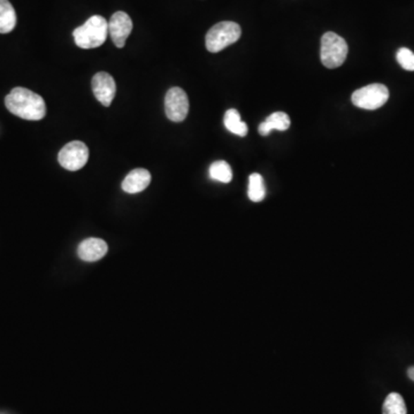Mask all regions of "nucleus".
Instances as JSON below:
<instances>
[{
    "instance_id": "obj_1",
    "label": "nucleus",
    "mask_w": 414,
    "mask_h": 414,
    "mask_svg": "<svg viewBox=\"0 0 414 414\" xmlns=\"http://www.w3.org/2000/svg\"><path fill=\"white\" fill-rule=\"evenodd\" d=\"M7 110L29 121H39L46 115V105L39 94L29 89L14 88L5 98Z\"/></svg>"
},
{
    "instance_id": "obj_2",
    "label": "nucleus",
    "mask_w": 414,
    "mask_h": 414,
    "mask_svg": "<svg viewBox=\"0 0 414 414\" xmlns=\"http://www.w3.org/2000/svg\"><path fill=\"white\" fill-rule=\"evenodd\" d=\"M73 36L75 44L81 49H96L106 42L108 36V23L103 16H92L84 25L74 30Z\"/></svg>"
},
{
    "instance_id": "obj_3",
    "label": "nucleus",
    "mask_w": 414,
    "mask_h": 414,
    "mask_svg": "<svg viewBox=\"0 0 414 414\" xmlns=\"http://www.w3.org/2000/svg\"><path fill=\"white\" fill-rule=\"evenodd\" d=\"M241 34L242 29L237 23L232 21L217 23L206 34L205 43L207 51H210L211 54H218L239 41Z\"/></svg>"
},
{
    "instance_id": "obj_4",
    "label": "nucleus",
    "mask_w": 414,
    "mask_h": 414,
    "mask_svg": "<svg viewBox=\"0 0 414 414\" xmlns=\"http://www.w3.org/2000/svg\"><path fill=\"white\" fill-rule=\"evenodd\" d=\"M348 44L344 38L335 32H326L321 37L320 59L327 68L342 66L348 57Z\"/></svg>"
},
{
    "instance_id": "obj_5",
    "label": "nucleus",
    "mask_w": 414,
    "mask_h": 414,
    "mask_svg": "<svg viewBox=\"0 0 414 414\" xmlns=\"http://www.w3.org/2000/svg\"><path fill=\"white\" fill-rule=\"evenodd\" d=\"M389 99V90L386 85L374 83L358 89L352 94V104L361 110L374 111L382 107Z\"/></svg>"
},
{
    "instance_id": "obj_6",
    "label": "nucleus",
    "mask_w": 414,
    "mask_h": 414,
    "mask_svg": "<svg viewBox=\"0 0 414 414\" xmlns=\"http://www.w3.org/2000/svg\"><path fill=\"white\" fill-rule=\"evenodd\" d=\"M89 149L83 142L74 141L65 145L59 154L58 161L65 170L75 172L81 170L88 163Z\"/></svg>"
},
{
    "instance_id": "obj_7",
    "label": "nucleus",
    "mask_w": 414,
    "mask_h": 414,
    "mask_svg": "<svg viewBox=\"0 0 414 414\" xmlns=\"http://www.w3.org/2000/svg\"><path fill=\"white\" fill-rule=\"evenodd\" d=\"M166 115L172 123H182L188 115L189 98L181 88H172L165 97Z\"/></svg>"
},
{
    "instance_id": "obj_8",
    "label": "nucleus",
    "mask_w": 414,
    "mask_h": 414,
    "mask_svg": "<svg viewBox=\"0 0 414 414\" xmlns=\"http://www.w3.org/2000/svg\"><path fill=\"white\" fill-rule=\"evenodd\" d=\"M132 30V21L130 16L125 12L114 13L108 23V34L116 47L123 49L125 46Z\"/></svg>"
},
{
    "instance_id": "obj_9",
    "label": "nucleus",
    "mask_w": 414,
    "mask_h": 414,
    "mask_svg": "<svg viewBox=\"0 0 414 414\" xmlns=\"http://www.w3.org/2000/svg\"><path fill=\"white\" fill-rule=\"evenodd\" d=\"M92 90L99 103L104 106H111L116 94L115 81L108 73H97L92 79Z\"/></svg>"
},
{
    "instance_id": "obj_10",
    "label": "nucleus",
    "mask_w": 414,
    "mask_h": 414,
    "mask_svg": "<svg viewBox=\"0 0 414 414\" xmlns=\"http://www.w3.org/2000/svg\"><path fill=\"white\" fill-rule=\"evenodd\" d=\"M106 242L101 239H87L82 242L77 249V253L82 261H97L107 253Z\"/></svg>"
},
{
    "instance_id": "obj_11",
    "label": "nucleus",
    "mask_w": 414,
    "mask_h": 414,
    "mask_svg": "<svg viewBox=\"0 0 414 414\" xmlns=\"http://www.w3.org/2000/svg\"><path fill=\"white\" fill-rule=\"evenodd\" d=\"M151 183V174L144 168L132 170L125 177L123 182V190L127 194H138L148 188Z\"/></svg>"
},
{
    "instance_id": "obj_12",
    "label": "nucleus",
    "mask_w": 414,
    "mask_h": 414,
    "mask_svg": "<svg viewBox=\"0 0 414 414\" xmlns=\"http://www.w3.org/2000/svg\"><path fill=\"white\" fill-rule=\"evenodd\" d=\"M290 127V118L284 112H275L270 114L264 123L259 126V134L261 136H268L272 130L286 132Z\"/></svg>"
},
{
    "instance_id": "obj_13",
    "label": "nucleus",
    "mask_w": 414,
    "mask_h": 414,
    "mask_svg": "<svg viewBox=\"0 0 414 414\" xmlns=\"http://www.w3.org/2000/svg\"><path fill=\"white\" fill-rule=\"evenodd\" d=\"M16 13L8 0H0V34H8L15 28Z\"/></svg>"
},
{
    "instance_id": "obj_14",
    "label": "nucleus",
    "mask_w": 414,
    "mask_h": 414,
    "mask_svg": "<svg viewBox=\"0 0 414 414\" xmlns=\"http://www.w3.org/2000/svg\"><path fill=\"white\" fill-rule=\"evenodd\" d=\"M223 123L234 135L241 136V137L248 135V126H246V123L242 121L241 115L235 108L227 111Z\"/></svg>"
},
{
    "instance_id": "obj_15",
    "label": "nucleus",
    "mask_w": 414,
    "mask_h": 414,
    "mask_svg": "<svg viewBox=\"0 0 414 414\" xmlns=\"http://www.w3.org/2000/svg\"><path fill=\"white\" fill-rule=\"evenodd\" d=\"M248 195L253 203H259L264 199L266 196V188H265L264 179L261 174L253 172L249 177Z\"/></svg>"
},
{
    "instance_id": "obj_16",
    "label": "nucleus",
    "mask_w": 414,
    "mask_h": 414,
    "mask_svg": "<svg viewBox=\"0 0 414 414\" xmlns=\"http://www.w3.org/2000/svg\"><path fill=\"white\" fill-rule=\"evenodd\" d=\"M383 414H406V405L404 399L397 392H391L387 396L382 406Z\"/></svg>"
},
{
    "instance_id": "obj_17",
    "label": "nucleus",
    "mask_w": 414,
    "mask_h": 414,
    "mask_svg": "<svg viewBox=\"0 0 414 414\" xmlns=\"http://www.w3.org/2000/svg\"><path fill=\"white\" fill-rule=\"evenodd\" d=\"M210 177L218 182L230 183L232 180V168L226 161H215L211 165Z\"/></svg>"
},
{
    "instance_id": "obj_18",
    "label": "nucleus",
    "mask_w": 414,
    "mask_h": 414,
    "mask_svg": "<svg viewBox=\"0 0 414 414\" xmlns=\"http://www.w3.org/2000/svg\"><path fill=\"white\" fill-rule=\"evenodd\" d=\"M396 58L403 69L408 72H414V54L411 50L402 47L396 54Z\"/></svg>"
},
{
    "instance_id": "obj_19",
    "label": "nucleus",
    "mask_w": 414,
    "mask_h": 414,
    "mask_svg": "<svg viewBox=\"0 0 414 414\" xmlns=\"http://www.w3.org/2000/svg\"><path fill=\"white\" fill-rule=\"evenodd\" d=\"M408 377H410V379H411L412 381H414V366H412V368H408Z\"/></svg>"
}]
</instances>
